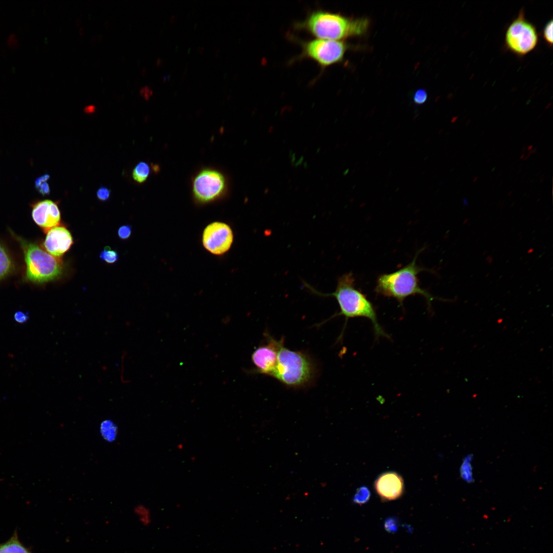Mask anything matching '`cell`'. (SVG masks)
<instances>
[{
    "label": "cell",
    "mask_w": 553,
    "mask_h": 553,
    "mask_svg": "<svg viewBox=\"0 0 553 553\" xmlns=\"http://www.w3.org/2000/svg\"><path fill=\"white\" fill-rule=\"evenodd\" d=\"M306 288L314 294L322 296L334 297L339 305L340 311L330 318L340 315L345 317V325L349 318L365 317L372 323L376 339L380 337L390 338V336L380 325L376 310L373 304L363 292L355 287V278L350 272L343 274L337 280L335 291L324 293L305 283Z\"/></svg>",
    "instance_id": "obj_1"
},
{
    "label": "cell",
    "mask_w": 553,
    "mask_h": 553,
    "mask_svg": "<svg viewBox=\"0 0 553 553\" xmlns=\"http://www.w3.org/2000/svg\"><path fill=\"white\" fill-rule=\"evenodd\" d=\"M369 26L365 18L353 19L323 10L310 13L295 28L316 38L339 40L365 33Z\"/></svg>",
    "instance_id": "obj_2"
},
{
    "label": "cell",
    "mask_w": 553,
    "mask_h": 553,
    "mask_svg": "<svg viewBox=\"0 0 553 553\" xmlns=\"http://www.w3.org/2000/svg\"><path fill=\"white\" fill-rule=\"evenodd\" d=\"M420 251L421 250L418 251L412 261L404 267L393 272L379 275L374 289L376 295L394 298L402 306L407 297L419 294L426 299L430 307L435 297L421 287L418 278V274L426 270L418 265L416 262Z\"/></svg>",
    "instance_id": "obj_3"
},
{
    "label": "cell",
    "mask_w": 553,
    "mask_h": 553,
    "mask_svg": "<svg viewBox=\"0 0 553 553\" xmlns=\"http://www.w3.org/2000/svg\"><path fill=\"white\" fill-rule=\"evenodd\" d=\"M315 367L307 354L290 350L283 343L278 350L275 369L270 376L288 387L300 388L311 383Z\"/></svg>",
    "instance_id": "obj_4"
},
{
    "label": "cell",
    "mask_w": 553,
    "mask_h": 553,
    "mask_svg": "<svg viewBox=\"0 0 553 553\" xmlns=\"http://www.w3.org/2000/svg\"><path fill=\"white\" fill-rule=\"evenodd\" d=\"M23 249L26 264V279L33 283H42L61 275L63 263L58 257L44 250L36 244L14 235Z\"/></svg>",
    "instance_id": "obj_5"
},
{
    "label": "cell",
    "mask_w": 553,
    "mask_h": 553,
    "mask_svg": "<svg viewBox=\"0 0 553 553\" xmlns=\"http://www.w3.org/2000/svg\"><path fill=\"white\" fill-rule=\"evenodd\" d=\"M538 41L536 27L525 18L524 11L521 10L506 29V48L518 56H524L535 49Z\"/></svg>",
    "instance_id": "obj_6"
},
{
    "label": "cell",
    "mask_w": 553,
    "mask_h": 553,
    "mask_svg": "<svg viewBox=\"0 0 553 553\" xmlns=\"http://www.w3.org/2000/svg\"><path fill=\"white\" fill-rule=\"evenodd\" d=\"M227 190L225 176L215 168L201 169L192 181L193 196L199 204H207L220 199L224 196Z\"/></svg>",
    "instance_id": "obj_7"
},
{
    "label": "cell",
    "mask_w": 553,
    "mask_h": 553,
    "mask_svg": "<svg viewBox=\"0 0 553 553\" xmlns=\"http://www.w3.org/2000/svg\"><path fill=\"white\" fill-rule=\"evenodd\" d=\"M302 53L300 58H307L325 68L341 61L348 49L341 40L315 38L301 41Z\"/></svg>",
    "instance_id": "obj_8"
},
{
    "label": "cell",
    "mask_w": 553,
    "mask_h": 553,
    "mask_svg": "<svg viewBox=\"0 0 553 553\" xmlns=\"http://www.w3.org/2000/svg\"><path fill=\"white\" fill-rule=\"evenodd\" d=\"M233 241V233L226 223L214 222L204 229L202 242L205 249L215 255H222L230 248Z\"/></svg>",
    "instance_id": "obj_9"
},
{
    "label": "cell",
    "mask_w": 553,
    "mask_h": 553,
    "mask_svg": "<svg viewBox=\"0 0 553 553\" xmlns=\"http://www.w3.org/2000/svg\"><path fill=\"white\" fill-rule=\"evenodd\" d=\"M266 336V344L254 350L251 360L255 367L254 372L270 376L276 364L279 349L284 341H278L269 334Z\"/></svg>",
    "instance_id": "obj_10"
},
{
    "label": "cell",
    "mask_w": 553,
    "mask_h": 553,
    "mask_svg": "<svg viewBox=\"0 0 553 553\" xmlns=\"http://www.w3.org/2000/svg\"><path fill=\"white\" fill-rule=\"evenodd\" d=\"M32 217L35 223L47 233L58 226L61 216L57 202L50 200L38 201L32 205Z\"/></svg>",
    "instance_id": "obj_11"
},
{
    "label": "cell",
    "mask_w": 553,
    "mask_h": 553,
    "mask_svg": "<svg viewBox=\"0 0 553 553\" xmlns=\"http://www.w3.org/2000/svg\"><path fill=\"white\" fill-rule=\"evenodd\" d=\"M374 486L377 494L384 501L397 499L404 492L403 479L395 472H387L380 475L375 481Z\"/></svg>",
    "instance_id": "obj_12"
},
{
    "label": "cell",
    "mask_w": 553,
    "mask_h": 553,
    "mask_svg": "<svg viewBox=\"0 0 553 553\" xmlns=\"http://www.w3.org/2000/svg\"><path fill=\"white\" fill-rule=\"evenodd\" d=\"M73 244L70 232L65 226H58L47 232L44 246L48 253L60 257L69 250Z\"/></svg>",
    "instance_id": "obj_13"
},
{
    "label": "cell",
    "mask_w": 553,
    "mask_h": 553,
    "mask_svg": "<svg viewBox=\"0 0 553 553\" xmlns=\"http://www.w3.org/2000/svg\"><path fill=\"white\" fill-rule=\"evenodd\" d=\"M0 553H32L19 541L17 533L15 531L6 542L0 544Z\"/></svg>",
    "instance_id": "obj_14"
},
{
    "label": "cell",
    "mask_w": 553,
    "mask_h": 553,
    "mask_svg": "<svg viewBox=\"0 0 553 553\" xmlns=\"http://www.w3.org/2000/svg\"><path fill=\"white\" fill-rule=\"evenodd\" d=\"M12 261L6 249L0 244V280L6 277L12 270Z\"/></svg>",
    "instance_id": "obj_15"
},
{
    "label": "cell",
    "mask_w": 553,
    "mask_h": 553,
    "mask_svg": "<svg viewBox=\"0 0 553 553\" xmlns=\"http://www.w3.org/2000/svg\"><path fill=\"white\" fill-rule=\"evenodd\" d=\"M151 169L148 164L144 162L138 163L132 172L134 180L139 183L145 181L148 177Z\"/></svg>",
    "instance_id": "obj_16"
},
{
    "label": "cell",
    "mask_w": 553,
    "mask_h": 553,
    "mask_svg": "<svg viewBox=\"0 0 553 553\" xmlns=\"http://www.w3.org/2000/svg\"><path fill=\"white\" fill-rule=\"evenodd\" d=\"M134 512L143 526H148L151 523V513L146 506L143 504H139L135 507Z\"/></svg>",
    "instance_id": "obj_17"
},
{
    "label": "cell",
    "mask_w": 553,
    "mask_h": 553,
    "mask_svg": "<svg viewBox=\"0 0 553 553\" xmlns=\"http://www.w3.org/2000/svg\"><path fill=\"white\" fill-rule=\"evenodd\" d=\"M371 493L369 489L365 486H361L356 490L353 497L354 503L362 505L366 503L370 499Z\"/></svg>",
    "instance_id": "obj_18"
},
{
    "label": "cell",
    "mask_w": 553,
    "mask_h": 553,
    "mask_svg": "<svg viewBox=\"0 0 553 553\" xmlns=\"http://www.w3.org/2000/svg\"><path fill=\"white\" fill-rule=\"evenodd\" d=\"M50 178L48 174H45L37 178L35 181V187L38 192L43 196L50 194V189L47 181Z\"/></svg>",
    "instance_id": "obj_19"
},
{
    "label": "cell",
    "mask_w": 553,
    "mask_h": 553,
    "mask_svg": "<svg viewBox=\"0 0 553 553\" xmlns=\"http://www.w3.org/2000/svg\"><path fill=\"white\" fill-rule=\"evenodd\" d=\"M100 259L108 264L115 263L119 258L117 252L109 246H105L100 253Z\"/></svg>",
    "instance_id": "obj_20"
},
{
    "label": "cell",
    "mask_w": 553,
    "mask_h": 553,
    "mask_svg": "<svg viewBox=\"0 0 553 553\" xmlns=\"http://www.w3.org/2000/svg\"><path fill=\"white\" fill-rule=\"evenodd\" d=\"M116 428L111 422L105 421L102 423L101 432L104 438L112 440L115 437Z\"/></svg>",
    "instance_id": "obj_21"
},
{
    "label": "cell",
    "mask_w": 553,
    "mask_h": 553,
    "mask_svg": "<svg viewBox=\"0 0 553 553\" xmlns=\"http://www.w3.org/2000/svg\"><path fill=\"white\" fill-rule=\"evenodd\" d=\"M552 20H549L542 30V37L549 46L552 45Z\"/></svg>",
    "instance_id": "obj_22"
},
{
    "label": "cell",
    "mask_w": 553,
    "mask_h": 553,
    "mask_svg": "<svg viewBox=\"0 0 553 553\" xmlns=\"http://www.w3.org/2000/svg\"><path fill=\"white\" fill-rule=\"evenodd\" d=\"M428 98L427 92L423 89L417 90L413 96L414 102L417 104H421L424 103Z\"/></svg>",
    "instance_id": "obj_23"
},
{
    "label": "cell",
    "mask_w": 553,
    "mask_h": 553,
    "mask_svg": "<svg viewBox=\"0 0 553 553\" xmlns=\"http://www.w3.org/2000/svg\"><path fill=\"white\" fill-rule=\"evenodd\" d=\"M132 228L129 225H122L118 230V236L121 240H126L131 235Z\"/></svg>",
    "instance_id": "obj_24"
},
{
    "label": "cell",
    "mask_w": 553,
    "mask_h": 553,
    "mask_svg": "<svg viewBox=\"0 0 553 553\" xmlns=\"http://www.w3.org/2000/svg\"><path fill=\"white\" fill-rule=\"evenodd\" d=\"M468 460V459H466L462 464L461 470V476L467 481H471V467Z\"/></svg>",
    "instance_id": "obj_25"
},
{
    "label": "cell",
    "mask_w": 553,
    "mask_h": 553,
    "mask_svg": "<svg viewBox=\"0 0 553 553\" xmlns=\"http://www.w3.org/2000/svg\"><path fill=\"white\" fill-rule=\"evenodd\" d=\"M111 194L110 190L106 187L101 186L99 187L97 192L96 196L97 198L101 201H107Z\"/></svg>",
    "instance_id": "obj_26"
},
{
    "label": "cell",
    "mask_w": 553,
    "mask_h": 553,
    "mask_svg": "<svg viewBox=\"0 0 553 553\" xmlns=\"http://www.w3.org/2000/svg\"><path fill=\"white\" fill-rule=\"evenodd\" d=\"M14 320L19 324L26 323L29 318L28 313H25L22 311H17L14 314Z\"/></svg>",
    "instance_id": "obj_27"
},
{
    "label": "cell",
    "mask_w": 553,
    "mask_h": 553,
    "mask_svg": "<svg viewBox=\"0 0 553 553\" xmlns=\"http://www.w3.org/2000/svg\"><path fill=\"white\" fill-rule=\"evenodd\" d=\"M385 528L389 532H394L397 530L396 521L394 519L389 518L385 523Z\"/></svg>",
    "instance_id": "obj_28"
},
{
    "label": "cell",
    "mask_w": 553,
    "mask_h": 553,
    "mask_svg": "<svg viewBox=\"0 0 553 553\" xmlns=\"http://www.w3.org/2000/svg\"><path fill=\"white\" fill-rule=\"evenodd\" d=\"M8 46L12 49L16 48L18 46V40L16 36L14 33H11L8 37L7 41Z\"/></svg>",
    "instance_id": "obj_29"
},
{
    "label": "cell",
    "mask_w": 553,
    "mask_h": 553,
    "mask_svg": "<svg viewBox=\"0 0 553 553\" xmlns=\"http://www.w3.org/2000/svg\"><path fill=\"white\" fill-rule=\"evenodd\" d=\"M140 94L146 100H148L153 94L152 90L147 86L142 87L139 92Z\"/></svg>",
    "instance_id": "obj_30"
},
{
    "label": "cell",
    "mask_w": 553,
    "mask_h": 553,
    "mask_svg": "<svg viewBox=\"0 0 553 553\" xmlns=\"http://www.w3.org/2000/svg\"><path fill=\"white\" fill-rule=\"evenodd\" d=\"M95 110V106L91 105H89V106L86 107L85 108V109H84V111L86 113H92V112H94Z\"/></svg>",
    "instance_id": "obj_31"
},
{
    "label": "cell",
    "mask_w": 553,
    "mask_h": 553,
    "mask_svg": "<svg viewBox=\"0 0 553 553\" xmlns=\"http://www.w3.org/2000/svg\"><path fill=\"white\" fill-rule=\"evenodd\" d=\"M162 60L161 59H158L157 61L156 65L157 66H160L162 64Z\"/></svg>",
    "instance_id": "obj_32"
},
{
    "label": "cell",
    "mask_w": 553,
    "mask_h": 553,
    "mask_svg": "<svg viewBox=\"0 0 553 553\" xmlns=\"http://www.w3.org/2000/svg\"><path fill=\"white\" fill-rule=\"evenodd\" d=\"M169 75H166L165 77H164L163 78L164 81H165L166 80H167L169 78Z\"/></svg>",
    "instance_id": "obj_33"
},
{
    "label": "cell",
    "mask_w": 553,
    "mask_h": 553,
    "mask_svg": "<svg viewBox=\"0 0 553 553\" xmlns=\"http://www.w3.org/2000/svg\"><path fill=\"white\" fill-rule=\"evenodd\" d=\"M175 15H173L171 18V19H170L171 22H173L175 20Z\"/></svg>",
    "instance_id": "obj_34"
},
{
    "label": "cell",
    "mask_w": 553,
    "mask_h": 553,
    "mask_svg": "<svg viewBox=\"0 0 553 553\" xmlns=\"http://www.w3.org/2000/svg\"><path fill=\"white\" fill-rule=\"evenodd\" d=\"M532 147H533V145H530L528 147V150H531L532 148Z\"/></svg>",
    "instance_id": "obj_35"
},
{
    "label": "cell",
    "mask_w": 553,
    "mask_h": 553,
    "mask_svg": "<svg viewBox=\"0 0 553 553\" xmlns=\"http://www.w3.org/2000/svg\"><path fill=\"white\" fill-rule=\"evenodd\" d=\"M477 179H478V177H475V178L474 179L473 182H475V181H476V180H477Z\"/></svg>",
    "instance_id": "obj_36"
},
{
    "label": "cell",
    "mask_w": 553,
    "mask_h": 553,
    "mask_svg": "<svg viewBox=\"0 0 553 553\" xmlns=\"http://www.w3.org/2000/svg\"><path fill=\"white\" fill-rule=\"evenodd\" d=\"M219 50H217V51L216 52V55H218V54H219Z\"/></svg>",
    "instance_id": "obj_37"
},
{
    "label": "cell",
    "mask_w": 553,
    "mask_h": 553,
    "mask_svg": "<svg viewBox=\"0 0 553 553\" xmlns=\"http://www.w3.org/2000/svg\"><path fill=\"white\" fill-rule=\"evenodd\" d=\"M523 157H524V155H522V157H520V159H522Z\"/></svg>",
    "instance_id": "obj_38"
}]
</instances>
